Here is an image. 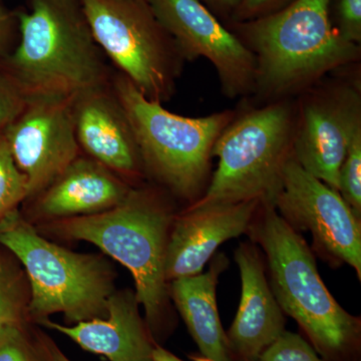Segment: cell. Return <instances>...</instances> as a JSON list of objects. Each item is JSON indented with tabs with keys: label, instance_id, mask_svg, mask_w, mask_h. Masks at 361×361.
<instances>
[{
	"label": "cell",
	"instance_id": "obj_1",
	"mask_svg": "<svg viewBox=\"0 0 361 361\" xmlns=\"http://www.w3.org/2000/svg\"><path fill=\"white\" fill-rule=\"evenodd\" d=\"M170 197L158 186L137 185L106 212L35 226L45 237L94 244L125 266L134 278L151 334H161L173 317L165 275L169 235L177 214Z\"/></svg>",
	"mask_w": 361,
	"mask_h": 361
},
{
	"label": "cell",
	"instance_id": "obj_2",
	"mask_svg": "<svg viewBox=\"0 0 361 361\" xmlns=\"http://www.w3.org/2000/svg\"><path fill=\"white\" fill-rule=\"evenodd\" d=\"M330 6L331 0H293L275 13L236 23L239 39L257 61L254 94L271 103L289 99L360 59V45L337 32Z\"/></svg>",
	"mask_w": 361,
	"mask_h": 361
},
{
	"label": "cell",
	"instance_id": "obj_3",
	"mask_svg": "<svg viewBox=\"0 0 361 361\" xmlns=\"http://www.w3.org/2000/svg\"><path fill=\"white\" fill-rule=\"evenodd\" d=\"M247 234L260 246L270 287L282 311L298 323L327 361H353L360 349V317L349 314L323 283L313 252L274 206L261 201Z\"/></svg>",
	"mask_w": 361,
	"mask_h": 361
},
{
	"label": "cell",
	"instance_id": "obj_4",
	"mask_svg": "<svg viewBox=\"0 0 361 361\" xmlns=\"http://www.w3.org/2000/svg\"><path fill=\"white\" fill-rule=\"evenodd\" d=\"M18 16V44L0 68L26 97L73 99L111 84L80 0H30V8Z\"/></svg>",
	"mask_w": 361,
	"mask_h": 361
},
{
	"label": "cell",
	"instance_id": "obj_5",
	"mask_svg": "<svg viewBox=\"0 0 361 361\" xmlns=\"http://www.w3.org/2000/svg\"><path fill=\"white\" fill-rule=\"evenodd\" d=\"M0 245L16 256L30 286V320L61 313L70 323L108 315L116 270L103 254L78 253L44 236L20 209L0 223Z\"/></svg>",
	"mask_w": 361,
	"mask_h": 361
},
{
	"label": "cell",
	"instance_id": "obj_6",
	"mask_svg": "<svg viewBox=\"0 0 361 361\" xmlns=\"http://www.w3.org/2000/svg\"><path fill=\"white\" fill-rule=\"evenodd\" d=\"M111 85L132 123L146 177L189 205L198 201L209 185L214 145L236 114L188 118L147 99L120 73Z\"/></svg>",
	"mask_w": 361,
	"mask_h": 361
},
{
	"label": "cell",
	"instance_id": "obj_7",
	"mask_svg": "<svg viewBox=\"0 0 361 361\" xmlns=\"http://www.w3.org/2000/svg\"><path fill=\"white\" fill-rule=\"evenodd\" d=\"M296 123L297 104L289 99L235 116L214 145L218 166L205 193L191 205L271 203L292 156Z\"/></svg>",
	"mask_w": 361,
	"mask_h": 361
},
{
	"label": "cell",
	"instance_id": "obj_8",
	"mask_svg": "<svg viewBox=\"0 0 361 361\" xmlns=\"http://www.w3.org/2000/svg\"><path fill=\"white\" fill-rule=\"evenodd\" d=\"M104 56L147 99L174 94L184 59L147 0H80Z\"/></svg>",
	"mask_w": 361,
	"mask_h": 361
},
{
	"label": "cell",
	"instance_id": "obj_9",
	"mask_svg": "<svg viewBox=\"0 0 361 361\" xmlns=\"http://www.w3.org/2000/svg\"><path fill=\"white\" fill-rule=\"evenodd\" d=\"M294 231H310L312 247L332 267L351 266L361 280V219L338 191L306 172L293 156L272 202Z\"/></svg>",
	"mask_w": 361,
	"mask_h": 361
},
{
	"label": "cell",
	"instance_id": "obj_10",
	"mask_svg": "<svg viewBox=\"0 0 361 361\" xmlns=\"http://www.w3.org/2000/svg\"><path fill=\"white\" fill-rule=\"evenodd\" d=\"M147 1L184 61L204 58L215 66L226 97L236 99L255 92V56L202 0Z\"/></svg>",
	"mask_w": 361,
	"mask_h": 361
},
{
	"label": "cell",
	"instance_id": "obj_11",
	"mask_svg": "<svg viewBox=\"0 0 361 361\" xmlns=\"http://www.w3.org/2000/svg\"><path fill=\"white\" fill-rule=\"evenodd\" d=\"M360 128V85H315L297 106L292 156L306 172L338 191L342 161Z\"/></svg>",
	"mask_w": 361,
	"mask_h": 361
},
{
	"label": "cell",
	"instance_id": "obj_12",
	"mask_svg": "<svg viewBox=\"0 0 361 361\" xmlns=\"http://www.w3.org/2000/svg\"><path fill=\"white\" fill-rule=\"evenodd\" d=\"M4 134L14 163L27 183L25 203L37 196L82 154L71 97H28L23 110Z\"/></svg>",
	"mask_w": 361,
	"mask_h": 361
},
{
	"label": "cell",
	"instance_id": "obj_13",
	"mask_svg": "<svg viewBox=\"0 0 361 361\" xmlns=\"http://www.w3.org/2000/svg\"><path fill=\"white\" fill-rule=\"evenodd\" d=\"M73 122L80 152L133 186L146 177L132 123L111 85L73 99Z\"/></svg>",
	"mask_w": 361,
	"mask_h": 361
},
{
	"label": "cell",
	"instance_id": "obj_14",
	"mask_svg": "<svg viewBox=\"0 0 361 361\" xmlns=\"http://www.w3.org/2000/svg\"><path fill=\"white\" fill-rule=\"evenodd\" d=\"M261 200L189 205L176 214L169 235L165 275L168 282L203 272L224 242L247 233Z\"/></svg>",
	"mask_w": 361,
	"mask_h": 361
},
{
	"label": "cell",
	"instance_id": "obj_15",
	"mask_svg": "<svg viewBox=\"0 0 361 361\" xmlns=\"http://www.w3.org/2000/svg\"><path fill=\"white\" fill-rule=\"evenodd\" d=\"M134 187L99 161L80 154L32 200L23 216L37 226L96 215L120 205Z\"/></svg>",
	"mask_w": 361,
	"mask_h": 361
},
{
	"label": "cell",
	"instance_id": "obj_16",
	"mask_svg": "<svg viewBox=\"0 0 361 361\" xmlns=\"http://www.w3.org/2000/svg\"><path fill=\"white\" fill-rule=\"evenodd\" d=\"M241 276V299L227 338L233 357L257 361L285 331L284 312L266 278L264 254L253 242L241 243L235 250Z\"/></svg>",
	"mask_w": 361,
	"mask_h": 361
},
{
	"label": "cell",
	"instance_id": "obj_17",
	"mask_svg": "<svg viewBox=\"0 0 361 361\" xmlns=\"http://www.w3.org/2000/svg\"><path fill=\"white\" fill-rule=\"evenodd\" d=\"M139 307L135 292L122 289L109 298L106 317L73 325L59 324L49 319L37 324L68 336L85 350L110 361H155L156 345Z\"/></svg>",
	"mask_w": 361,
	"mask_h": 361
},
{
	"label": "cell",
	"instance_id": "obj_18",
	"mask_svg": "<svg viewBox=\"0 0 361 361\" xmlns=\"http://www.w3.org/2000/svg\"><path fill=\"white\" fill-rule=\"evenodd\" d=\"M228 265L229 260L220 253L206 273L169 282L171 301L186 323L202 356L211 361H234L216 302L218 280Z\"/></svg>",
	"mask_w": 361,
	"mask_h": 361
},
{
	"label": "cell",
	"instance_id": "obj_19",
	"mask_svg": "<svg viewBox=\"0 0 361 361\" xmlns=\"http://www.w3.org/2000/svg\"><path fill=\"white\" fill-rule=\"evenodd\" d=\"M30 286L25 269L11 251L0 245V332L30 322Z\"/></svg>",
	"mask_w": 361,
	"mask_h": 361
},
{
	"label": "cell",
	"instance_id": "obj_20",
	"mask_svg": "<svg viewBox=\"0 0 361 361\" xmlns=\"http://www.w3.org/2000/svg\"><path fill=\"white\" fill-rule=\"evenodd\" d=\"M27 199V183L16 167L11 149L0 132V223Z\"/></svg>",
	"mask_w": 361,
	"mask_h": 361
},
{
	"label": "cell",
	"instance_id": "obj_21",
	"mask_svg": "<svg viewBox=\"0 0 361 361\" xmlns=\"http://www.w3.org/2000/svg\"><path fill=\"white\" fill-rule=\"evenodd\" d=\"M339 194L361 219V128L355 130L339 171Z\"/></svg>",
	"mask_w": 361,
	"mask_h": 361
},
{
	"label": "cell",
	"instance_id": "obj_22",
	"mask_svg": "<svg viewBox=\"0 0 361 361\" xmlns=\"http://www.w3.org/2000/svg\"><path fill=\"white\" fill-rule=\"evenodd\" d=\"M257 361H327L302 336L285 330L265 349Z\"/></svg>",
	"mask_w": 361,
	"mask_h": 361
},
{
	"label": "cell",
	"instance_id": "obj_23",
	"mask_svg": "<svg viewBox=\"0 0 361 361\" xmlns=\"http://www.w3.org/2000/svg\"><path fill=\"white\" fill-rule=\"evenodd\" d=\"M0 361H44L35 339L26 334V325L0 332Z\"/></svg>",
	"mask_w": 361,
	"mask_h": 361
},
{
	"label": "cell",
	"instance_id": "obj_24",
	"mask_svg": "<svg viewBox=\"0 0 361 361\" xmlns=\"http://www.w3.org/2000/svg\"><path fill=\"white\" fill-rule=\"evenodd\" d=\"M27 99L18 82L0 68V132L20 115Z\"/></svg>",
	"mask_w": 361,
	"mask_h": 361
},
{
	"label": "cell",
	"instance_id": "obj_25",
	"mask_svg": "<svg viewBox=\"0 0 361 361\" xmlns=\"http://www.w3.org/2000/svg\"><path fill=\"white\" fill-rule=\"evenodd\" d=\"M336 30L344 39L360 45L361 0H336Z\"/></svg>",
	"mask_w": 361,
	"mask_h": 361
},
{
	"label": "cell",
	"instance_id": "obj_26",
	"mask_svg": "<svg viewBox=\"0 0 361 361\" xmlns=\"http://www.w3.org/2000/svg\"><path fill=\"white\" fill-rule=\"evenodd\" d=\"M18 40V16L0 0V66L13 52Z\"/></svg>",
	"mask_w": 361,
	"mask_h": 361
},
{
	"label": "cell",
	"instance_id": "obj_27",
	"mask_svg": "<svg viewBox=\"0 0 361 361\" xmlns=\"http://www.w3.org/2000/svg\"><path fill=\"white\" fill-rule=\"evenodd\" d=\"M289 1L290 0H242L233 13V20L235 23L255 20L283 8Z\"/></svg>",
	"mask_w": 361,
	"mask_h": 361
},
{
	"label": "cell",
	"instance_id": "obj_28",
	"mask_svg": "<svg viewBox=\"0 0 361 361\" xmlns=\"http://www.w3.org/2000/svg\"><path fill=\"white\" fill-rule=\"evenodd\" d=\"M35 342H37V346H39L44 361H71L58 348V345L47 334H42V331L37 332V336H35Z\"/></svg>",
	"mask_w": 361,
	"mask_h": 361
},
{
	"label": "cell",
	"instance_id": "obj_29",
	"mask_svg": "<svg viewBox=\"0 0 361 361\" xmlns=\"http://www.w3.org/2000/svg\"><path fill=\"white\" fill-rule=\"evenodd\" d=\"M209 9H214L217 13L231 14L235 13L242 0H202Z\"/></svg>",
	"mask_w": 361,
	"mask_h": 361
},
{
	"label": "cell",
	"instance_id": "obj_30",
	"mask_svg": "<svg viewBox=\"0 0 361 361\" xmlns=\"http://www.w3.org/2000/svg\"><path fill=\"white\" fill-rule=\"evenodd\" d=\"M153 355L155 361H184L180 360V358L177 357L175 355H173V353L168 351L167 349L161 348L160 345L155 346ZM191 360L193 361H211L203 357V356H191Z\"/></svg>",
	"mask_w": 361,
	"mask_h": 361
}]
</instances>
